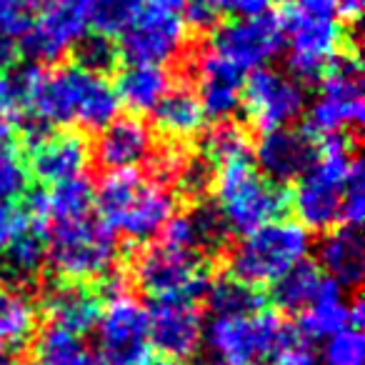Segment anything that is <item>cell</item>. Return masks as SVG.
Listing matches in <instances>:
<instances>
[{
  "mask_svg": "<svg viewBox=\"0 0 365 365\" xmlns=\"http://www.w3.org/2000/svg\"><path fill=\"white\" fill-rule=\"evenodd\" d=\"M205 6L213 11V16H223V18H253V16H263L270 11L273 0H203Z\"/></svg>",
  "mask_w": 365,
  "mask_h": 365,
  "instance_id": "60d3db41",
  "label": "cell"
},
{
  "mask_svg": "<svg viewBox=\"0 0 365 365\" xmlns=\"http://www.w3.org/2000/svg\"><path fill=\"white\" fill-rule=\"evenodd\" d=\"M190 223H193V235H195V250L200 255H213L228 240L230 230L225 225L220 210L215 208V203H200L198 208L190 210Z\"/></svg>",
  "mask_w": 365,
  "mask_h": 365,
  "instance_id": "4dcf8cb0",
  "label": "cell"
},
{
  "mask_svg": "<svg viewBox=\"0 0 365 365\" xmlns=\"http://www.w3.org/2000/svg\"><path fill=\"white\" fill-rule=\"evenodd\" d=\"M138 288L153 300H198L210 285L208 263L203 255L178 250L170 245H153L143 250L133 265Z\"/></svg>",
  "mask_w": 365,
  "mask_h": 365,
  "instance_id": "ba28073f",
  "label": "cell"
},
{
  "mask_svg": "<svg viewBox=\"0 0 365 365\" xmlns=\"http://www.w3.org/2000/svg\"><path fill=\"white\" fill-rule=\"evenodd\" d=\"M43 0H0V36L21 43L36 23Z\"/></svg>",
  "mask_w": 365,
  "mask_h": 365,
  "instance_id": "d590c367",
  "label": "cell"
},
{
  "mask_svg": "<svg viewBox=\"0 0 365 365\" xmlns=\"http://www.w3.org/2000/svg\"><path fill=\"white\" fill-rule=\"evenodd\" d=\"M205 158L213 168H220L225 163H235L243 160V158H250V140L245 135L243 128L238 125H220L215 128L213 133L205 140Z\"/></svg>",
  "mask_w": 365,
  "mask_h": 365,
  "instance_id": "1f68e13d",
  "label": "cell"
},
{
  "mask_svg": "<svg viewBox=\"0 0 365 365\" xmlns=\"http://www.w3.org/2000/svg\"><path fill=\"white\" fill-rule=\"evenodd\" d=\"M91 8L88 0H48L41 6L33 28L18 48L33 63H56L88 36Z\"/></svg>",
  "mask_w": 365,
  "mask_h": 365,
  "instance_id": "7c38bea8",
  "label": "cell"
},
{
  "mask_svg": "<svg viewBox=\"0 0 365 365\" xmlns=\"http://www.w3.org/2000/svg\"><path fill=\"white\" fill-rule=\"evenodd\" d=\"M46 313L51 315V325L66 328L76 335H88L96 330L101 315V300L83 283L53 285L46 295Z\"/></svg>",
  "mask_w": 365,
  "mask_h": 365,
  "instance_id": "cb8c5ba5",
  "label": "cell"
},
{
  "mask_svg": "<svg viewBox=\"0 0 365 365\" xmlns=\"http://www.w3.org/2000/svg\"><path fill=\"white\" fill-rule=\"evenodd\" d=\"M18 56H21L18 43L11 41V38H6V36H0V71H8V68L16 63Z\"/></svg>",
  "mask_w": 365,
  "mask_h": 365,
  "instance_id": "7bdbcfd3",
  "label": "cell"
},
{
  "mask_svg": "<svg viewBox=\"0 0 365 365\" xmlns=\"http://www.w3.org/2000/svg\"><path fill=\"white\" fill-rule=\"evenodd\" d=\"M205 300H208V310L213 313V318L250 315L263 308V295L258 293V288H250L230 275L210 283L205 290Z\"/></svg>",
  "mask_w": 365,
  "mask_h": 365,
  "instance_id": "f1b7e54d",
  "label": "cell"
},
{
  "mask_svg": "<svg viewBox=\"0 0 365 365\" xmlns=\"http://www.w3.org/2000/svg\"><path fill=\"white\" fill-rule=\"evenodd\" d=\"M195 83H198V101L205 115L213 120H228L238 113L243 101L245 73L210 48L203 51L195 63Z\"/></svg>",
  "mask_w": 365,
  "mask_h": 365,
  "instance_id": "ffe728a7",
  "label": "cell"
},
{
  "mask_svg": "<svg viewBox=\"0 0 365 365\" xmlns=\"http://www.w3.org/2000/svg\"><path fill=\"white\" fill-rule=\"evenodd\" d=\"M0 365H16V358L6 350H0Z\"/></svg>",
  "mask_w": 365,
  "mask_h": 365,
  "instance_id": "c3c4849f",
  "label": "cell"
},
{
  "mask_svg": "<svg viewBox=\"0 0 365 365\" xmlns=\"http://www.w3.org/2000/svg\"><path fill=\"white\" fill-rule=\"evenodd\" d=\"M215 208L220 210L230 233H253L278 220L288 208L283 185L268 180L250 158L215 168Z\"/></svg>",
  "mask_w": 365,
  "mask_h": 365,
  "instance_id": "277c9868",
  "label": "cell"
},
{
  "mask_svg": "<svg viewBox=\"0 0 365 365\" xmlns=\"http://www.w3.org/2000/svg\"><path fill=\"white\" fill-rule=\"evenodd\" d=\"M153 120L158 130L170 140H190L203 133L208 115L190 88L175 86L158 103V108L153 110Z\"/></svg>",
  "mask_w": 365,
  "mask_h": 365,
  "instance_id": "d4e9b609",
  "label": "cell"
},
{
  "mask_svg": "<svg viewBox=\"0 0 365 365\" xmlns=\"http://www.w3.org/2000/svg\"><path fill=\"white\" fill-rule=\"evenodd\" d=\"M320 270L328 280L340 288H355L360 285L365 273V248L358 228H340L325 235L318 248Z\"/></svg>",
  "mask_w": 365,
  "mask_h": 365,
  "instance_id": "7402d4cb",
  "label": "cell"
},
{
  "mask_svg": "<svg viewBox=\"0 0 365 365\" xmlns=\"http://www.w3.org/2000/svg\"><path fill=\"white\" fill-rule=\"evenodd\" d=\"M285 11L303 13V16H325L338 18V3L335 0H288Z\"/></svg>",
  "mask_w": 365,
  "mask_h": 365,
  "instance_id": "b9f144b4",
  "label": "cell"
},
{
  "mask_svg": "<svg viewBox=\"0 0 365 365\" xmlns=\"http://www.w3.org/2000/svg\"><path fill=\"white\" fill-rule=\"evenodd\" d=\"M175 185H180L190 195H203L213 185V165L208 163V158H185Z\"/></svg>",
  "mask_w": 365,
  "mask_h": 365,
  "instance_id": "f35d334b",
  "label": "cell"
},
{
  "mask_svg": "<svg viewBox=\"0 0 365 365\" xmlns=\"http://www.w3.org/2000/svg\"><path fill=\"white\" fill-rule=\"evenodd\" d=\"M365 218V173L360 160H355L348 180L343 188V210H340V223L348 228H358Z\"/></svg>",
  "mask_w": 365,
  "mask_h": 365,
  "instance_id": "74e56055",
  "label": "cell"
},
{
  "mask_svg": "<svg viewBox=\"0 0 365 365\" xmlns=\"http://www.w3.org/2000/svg\"><path fill=\"white\" fill-rule=\"evenodd\" d=\"M38 328V310L26 293L0 290V350H18L31 343Z\"/></svg>",
  "mask_w": 365,
  "mask_h": 365,
  "instance_id": "484cf974",
  "label": "cell"
},
{
  "mask_svg": "<svg viewBox=\"0 0 365 365\" xmlns=\"http://www.w3.org/2000/svg\"><path fill=\"white\" fill-rule=\"evenodd\" d=\"M315 158H318V138L310 130H295V128L263 133L255 148V168L278 185L303 178L313 168Z\"/></svg>",
  "mask_w": 365,
  "mask_h": 365,
  "instance_id": "ac0fdd59",
  "label": "cell"
},
{
  "mask_svg": "<svg viewBox=\"0 0 365 365\" xmlns=\"http://www.w3.org/2000/svg\"><path fill=\"white\" fill-rule=\"evenodd\" d=\"M365 310L360 298H355L353 303L343 298L340 285H335L333 280H325V285L320 288V293L313 298V303L305 310H300V333L308 335L310 340L328 338V335L338 333V330L348 328V325L363 323Z\"/></svg>",
  "mask_w": 365,
  "mask_h": 365,
  "instance_id": "44dd1931",
  "label": "cell"
},
{
  "mask_svg": "<svg viewBox=\"0 0 365 365\" xmlns=\"http://www.w3.org/2000/svg\"><path fill=\"white\" fill-rule=\"evenodd\" d=\"M16 81L23 98L21 123L28 130V140L53 125L101 130L120 110L110 81L81 66H63L56 71L31 66L18 71Z\"/></svg>",
  "mask_w": 365,
  "mask_h": 365,
  "instance_id": "6da1fadb",
  "label": "cell"
},
{
  "mask_svg": "<svg viewBox=\"0 0 365 365\" xmlns=\"http://www.w3.org/2000/svg\"><path fill=\"white\" fill-rule=\"evenodd\" d=\"M96 3H103V0H88V8H91V6H96Z\"/></svg>",
  "mask_w": 365,
  "mask_h": 365,
  "instance_id": "681fc988",
  "label": "cell"
},
{
  "mask_svg": "<svg viewBox=\"0 0 365 365\" xmlns=\"http://www.w3.org/2000/svg\"><path fill=\"white\" fill-rule=\"evenodd\" d=\"M325 275L318 265L308 263H298L295 268H290L283 278H278L273 285H270V295H273V303L278 305L285 313H300L305 310L313 298L320 293V288L325 285Z\"/></svg>",
  "mask_w": 365,
  "mask_h": 365,
  "instance_id": "4316f807",
  "label": "cell"
},
{
  "mask_svg": "<svg viewBox=\"0 0 365 365\" xmlns=\"http://www.w3.org/2000/svg\"><path fill=\"white\" fill-rule=\"evenodd\" d=\"M140 365H188L182 358H170V355H155V358H145Z\"/></svg>",
  "mask_w": 365,
  "mask_h": 365,
  "instance_id": "bcb514c9",
  "label": "cell"
},
{
  "mask_svg": "<svg viewBox=\"0 0 365 365\" xmlns=\"http://www.w3.org/2000/svg\"><path fill=\"white\" fill-rule=\"evenodd\" d=\"M91 145L78 130H43L28 140V173L46 185L86 175Z\"/></svg>",
  "mask_w": 365,
  "mask_h": 365,
  "instance_id": "e0dca14e",
  "label": "cell"
},
{
  "mask_svg": "<svg viewBox=\"0 0 365 365\" xmlns=\"http://www.w3.org/2000/svg\"><path fill=\"white\" fill-rule=\"evenodd\" d=\"M76 66L86 68L91 73H98V76H106L118 61V51L110 43L108 36H101V33H88L86 38H81L76 48Z\"/></svg>",
  "mask_w": 365,
  "mask_h": 365,
  "instance_id": "8d00e7d4",
  "label": "cell"
},
{
  "mask_svg": "<svg viewBox=\"0 0 365 365\" xmlns=\"http://www.w3.org/2000/svg\"><path fill=\"white\" fill-rule=\"evenodd\" d=\"M213 48L218 56L238 66L243 73L265 68L283 51L280 18L263 13L253 18H238L213 33Z\"/></svg>",
  "mask_w": 365,
  "mask_h": 365,
  "instance_id": "9a60e30c",
  "label": "cell"
},
{
  "mask_svg": "<svg viewBox=\"0 0 365 365\" xmlns=\"http://www.w3.org/2000/svg\"><path fill=\"white\" fill-rule=\"evenodd\" d=\"M98 343L103 358L140 365L148 350V310L128 288L108 295L98 315Z\"/></svg>",
  "mask_w": 365,
  "mask_h": 365,
  "instance_id": "5bb4252c",
  "label": "cell"
},
{
  "mask_svg": "<svg viewBox=\"0 0 365 365\" xmlns=\"http://www.w3.org/2000/svg\"><path fill=\"white\" fill-rule=\"evenodd\" d=\"M38 363L43 365H93V355L83 343V335H76L58 325H48L36 340Z\"/></svg>",
  "mask_w": 365,
  "mask_h": 365,
  "instance_id": "f546056e",
  "label": "cell"
},
{
  "mask_svg": "<svg viewBox=\"0 0 365 365\" xmlns=\"http://www.w3.org/2000/svg\"><path fill=\"white\" fill-rule=\"evenodd\" d=\"M28 165L11 140H0V203L26 193Z\"/></svg>",
  "mask_w": 365,
  "mask_h": 365,
  "instance_id": "e575fe53",
  "label": "cell"
},
{
  "mask_svg": "<svg viewBox=\"0 0 365 365\" xmlns=\"http://www.w3.org/2000/svg\"><path fill=\"white\" fill-rule=\"evenodd\" d=\"M268 358L273 360V365H320L313 340L290 325L283 328Z\"/></svg>",
  "mask_w": 365,
  "mask_h": 365,
  "instance_id": "836d02e7",
  "label": "cell"
},
{
  "mask_svg": "<svg viewBox=\"0 0 365 365\" xmlns=\"http://www.w3.org/2000/svg\"><path fill=\"white\" fill-rule=\"evenodd\" d=\"M138 6L160 8V11H173V13H185L188 0H138Z\"/></svg>",
  "mask_w": 365,
  "mask_h": 365,
  "instance_id": "ee69618b",
  "label": "cell"
},
{
  "mask_svg": "<svg viewBox=\"0 0 365 365\" xmlns=\"http://www.w3.org/2000/svg\"><path fill=\"white\" fill-rule=\"evenodd\" d=\"M320 365H363L365 363V338L358 325L328 335L323 350L318 353Z\"/></svg>",
  "mask_w": 365,
  "mask_h": 365,
  "instance_id": "d6a6232c",
  "label": "cell"
},
{
  "mask_svg": "<svg viewBox=\"0 0 365 365\" xmlns=\"http://www.w3.org/2000/svg\"><path fill=\"white\" fill-rule=\"evenodd\" d=\"M355 160L358 158L350 150L348 135L318 138V158L313 168L298 178L293 198H288L305 230L325 233L340 223L343 188Z\"/></svg>",
  "mask_w": 365,
  "mask_h": 365,
  "instance_id": "5b68a950",
  "label": "cell"
},
{
  "mask_svg": "<svg viewBox=\"0 0 365 365\" xmlns=\"http://www.w3.org/2000/svg\"><path fill=\"white\" fill-rule=\"evenodd\" d=\"M308 253L310 230L293 220L278 218L240 238L228 255V273L250 288H265L308 260Z\"/></svg>",
  "mask_w": 365,
  "mask_h": 365,
  "instance_id": "8992f818",
  "label": "cell"
},
{
  "mask_svg": "<svg viewBox=\"0 0 365 365\" xmlns=\"http://www.w3.org/2000/svg\"><path fill=\"white\" fill-rule=\"evenodd\" d=\"M365 118L363 66L353 53H340L318 78V93L308 108V130L315 138L348 135Z\"/></svg>",
  "mask_w": 365,
  "mask_h": 365,
  "instance_id": "52a82bcc",
  "label": "cell"
},
{
  "mask_svg": "<svg viewBox=\"0 0 365 365\" xmlns=\"http://www.w3.org/2000/svg\"><path fill=\"white\" fill-rule=\"evenodd\" d=\"M203 315L193 300H155L148 308V345L158 355L190 358L203 343Z\"/></svg>",
  "mask_w": 365,
  "mask_h": 365,
  "instance_id": "2e32d148",
  "label": "cell"
},
{
  "mask_svg": "<svg viewBox=\"0 0 365 365\" xmlns=\"http://www.w3.org/2000/svg\"><path fill=\"white\" fill-rule=\"evenodd\" d=\"M240 108H245L250 125L260 133L290 128L305 110L303 83L275 68H255L243 83Z\"/></svg>",
  "mask_w": 365,
  "mask_h": 365,
  "instance_id": "8fae6325",
  "label": "cell"
},
{
  "mask_svg": "<svg viewBox=\"0 0 365 365\" xmlns=\"http://www.w3.org/2000/svg\"><path fill=\"white\" fill-rule=\"evenodd\" d=\"M115 96L118 103L125 106L133 115H145L158 108L173 88L170 73L165 66H150V63H128L118 76Z\"/></svg>",
  "mask_w": 365,
  "mask_h": 365,
  "instance_id": "603a6c76",
  "label": "cell"
},
{
  "mask_svg": "<svg viewBox=\"0 0 365 365\" xmlns=\"http://www.w3.org/2000/svg\"><path fill=\"white\" fill-rule=\"evenodd\" d=\"M98 218L130 243H148L160 235L175 213V195L168 185L143 178L138 170L108 173L93 193Z\"/></svg>",
  "mask_w": 365,
  "mask_h": 365,
  "instance_id": "7a4b0ae2",
  "label": "cell"
},
{
  "mask_svg": "<svg viewBox=\"0 0 365 365\" xmlns=\"http://www.w3.org/2000/svg\"><path fill=\"white\" fill-rule=\"evenodd\" d=\"M0 255H3V268L8 278L16 283L33 280L46 265V228L33 220L31 228L18 240H13Z\"/></svg>",
  "mask_w": 365,
  "mask_h": 365,
  "instance_id": "83f0119b",
  "label": "cell"
},
{
  "mask_svg": "<svg viewBox=\"0 0 365 365\" xmlns=\"http://www.w3.org/2000/svg\"><path fill=\"white\" fill-rule=\"evenodd\" d=\"M31 365H43V363H38V360H36V363H31Z\"/></svg>",
  "mask_w": 365,
  "mask_h": 365,
  "instance_id": "f907efd6",
  "label": "cell"
},
{
  "mask_svg": "<svg viewBox=\"0 0 365 365\" xmlns=\"http://www.w3.org/2000/svg\"><path fill=\"white\" fill-rule=\"evenodd\" d=\"M93 365H125V363H118V360H110V358H103V355H96V358H93Z\"/></svg>",
  "mask_w": 365,
  "mask_h": 365,
  "instance_id": "7dc6e473",
  "label": "cell"
},
{
  "mask_svg": "<svg viewBox=\"0 0 365 365\" xmlns=\"http://www.w3.org/2000/svg\"><path fill=\"white\" fill-rule=\"evenodd\" d=\"M335 3H338V16H343L345 21H358L365 0H335Z\"/></svg>",
  "mask_w": 365,
  "mask_h": 365,
  "instance_id": "f6af8a7d",
  "label": "cell"
},
{
  "mask_svg": "<svg viewBox=\"0 0 365 365\" xmlns=\"http://www.w3.org/2000/svg\"><path fill=\"white\" fill-rule=\"evenodd\" d=\"M283 328L285 323L278 313L260 308L250 315L213 318L208 328H203V340L213 355V363L253 365L268 358Z\"/></svg>",
  "mask_w": 365,
  "mask_h": 365,
  "instance_id": "30bf717a",
  "label": "cell"
},
{
  "mask_svg": "<svg viewBox=\"0 0 365 365\" xmlns=\"http://www.w3.org/2000/svg\"><path fill=\"white\" fill-rule=\"evenodd\" d=\"M96 160L103 170H138L155 153L153 130L138 115L113 118L96 140Z\"/></svg>",
  "mask_w": 365,
  "mask_h": 365,
  "instance_id": "d6986e66",
  "label": "cell"
},
{
  "mask_svg": "<svg viewBox=\"0 0 365 365\" xmlns=\"http://www.w3.org/2000/svg\"><path fill=\"white\" fill-rule=\"evenodd\" d=\"M283 48L288 53V71L298 83H313L343 53L345 31L338 18L303 16L283 11Z\"/></svg>",
  "mask_w": 365,
  "mask_h": 365,
  "instance_id": "9c48e42d",
  "label": "cell"
},
{
  "mask_svg": "<svg viewBox=\"0 0 365 365\" xmlns=\"http://www.w3.org/2000/svg\"><path fill=\"white\" fill-rule=\"evenodd\" d=\"M115 260V233L96 213L46 225V263L68 283L108 278Z\"/></svg>",
  "mask_w": 365,
  "mask_h": 365,
  "instance_id": "3957f363",
  "label": "cell"
},
{
  "mask_svg": "<svg viewBox=\"0 0 365 365\" xmlns=\"http://www.w3.org/2000/svg\"><path fill=\"white\" fill-rule=\"evenodd\" d=\"M188 23L182 13L138 6L130 23L120 31V51L128 63L168 66L185 48Z\"/></svg>",
  "mask_w": 365,
  "mask_h": 365,
  "instance_id": "4fadbf2b",
  "label": "cell"
},
{
  "mask_svg": "<svg viewBox=\"0 0 365 365\" xmlns=\"http://www.w3.org/2000/svg\"><path fill=\"white\" fill-rule=\"evenodd\" d=\"M33 225V218L28 215V210L23 205H18L16 200H3L0 203V253L18 240L28 228Z\"/></svg>",
  "mask_w": 365,
  "mask_h": 365,
  "instance_id": "ab89813d",
  "label": "cell"
}]
</instances>
